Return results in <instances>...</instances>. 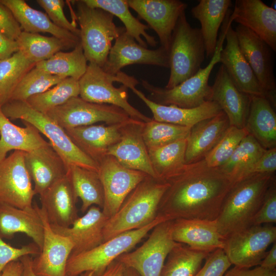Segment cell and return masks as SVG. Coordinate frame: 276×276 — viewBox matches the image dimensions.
<instances>
[{
  "instance_id": "obj_1",
  "label": "cell",
  "mask_w": 276,
  "mask_h": 276,
  "mask_svg": "<svg viewBox=\"0 0 276 276\" xmlns=\"http://www.w3.org/2000/svg\"><path fill=\"white\" fill-rule=\"evenodd\" d=\"M166 182L169 186L158 213L170 220H216L233 185L219 168L209 166L204 159L185 164Z\"/></svg>"
},
{
  "instance_id": "obj_2",
  "label": "cell",
  "mask_w": 276,
  "mask_h": 276,
  "mask_svg": "<svg viewBox=\"0 0 276 276\" xmlns=\"http://www.w3.org/2000/svg\"><path fill=\"white\" fill-rule=\"evenodd\" d=\"M275 179L274 174H256L232 185L216 220L218 232L224 240L252 225L266 192Z\"/></svg>"
},
{
  "instance_id": "obj_3",
  "label": "cell",
  "mask_w": 276,
  "mask_h": 276,
  "mask_svg": "<svg viewBox=\"0 0 276 276\" xmlns=\"http://www.w3.org/2000/svg\"><path fill=\"white\" fill-rule=\"evenodd\" d=\"M168 186L167 182L148 175L130 193L118 212L107 220L103 231L104 241L152 222Z\"/></svg>"
},
{
  "instance_id": "obj_4",
  "label": "cell",
  "mask_w": 276,
  "mask_h": 276,
  "mask_svg": "<svg viewBox=\"0 0 276 276\" xmlns=\"http://www.w3.org/2000/svg\"><path fill=\"white\" fill-rule=\"evenodd\" d=\"M2 110L9 119L27 122L43 134L68 167L74 165L98 172V164L75 145L63 128L27 101H9L2 105Z\"/></svg>"
},
{
  "instance_id": "obj_5",
  "label": "cell",
  "mask_w": 276,
  "mask_h": 276,
  "mask_svg": "<svg viewBox=\"0 0 276 276\" xmlns=\"http://www.w3.org/2000/svg\"><path fill=\"white\" fill-rule=\"evenodd\" d=\"M168 218L158 213L150 223L139 229L121 233L84 252L71 254L68 259L66 276H78L87 271L100 275L121 255L130 251L157 224Z\"/></svg>"
},
{
  "instance_id": "obj_6",
  "label": "cell",
  "mask_w": 276,
  "mask_h": 276,
  "mask_svg": "<svg viewBox=\"0 0 276 276\" xmlns=\"http://www.w3.org/2000/svg\"><path fill=\"white\" fill-rule=\"evenodd\" d=\"M80 26V39L89 63L103 67L112 47V41L124 31L116 26L113 15L98 8L86 5L82 0L75 1Z\"/></svg>"
},
{
  "instance_id": "obj_7",
  "label": "cell",
  "mask_w": 276,
  "mask_h": 276,
  "mask_svg": "<svg viewBox=\"0 0 276 276\" xmlns=\"http://www.w3.org/2000/svg\"><path fill=\"white\" fill-rule=\"evenodd\" d=\"M227 26L226 23L223 24L215 51L204 68H200L195 75L170 89L156 86L147 80H142V86L148 93L146 97L158 104L185 108H194L209 101L211 91L209 79L215 65L220 62Z\"/></svg>"
},
{
  "instance_id": "obj_8",
  "label": "cell",
  "mask_w": 276,
  "mask_h": 276,
  "mask_svg": "<svg viewBox=\"0 0 276 276\" xmlns=\"http://www.w3.org/2000/svg\"><path fill=\"white\" fill-rule=\"evenodd\" d=\"M168 52L170 74L165 88L170 89L195 75L205 58L200 29L191 27L185 12L177 21Z\"/></svg>"
},
{
  "instance_id": "obj_9",
  "label": "cell",
  "mask_w": 276,
  "mask_h": 276,
  "mask_svg": "<svg viewBox=\"0 0 276 276\" xmlns=\"http://www.w3.org/2000/svg\"><path fill=\"white\" fill-rule=\"evenodd\" d=\"M129 75L121 72L112 76L94 63L87 65L79 80V97L92 103L118 106L134 120L147 122L151 119L132 106L128 102V87L124 85Z\"/></svg>"
},
{
  "instance_id": "obj_10",
  "label": "cell",
  "mask_w": 276,
  "mask_h": 276,
  "mask_svg": "<svg viewBox=\"0 0 276 276\" xmlns=\"http://www.w3.org/2000/svg\"><path fill=\"white\" fill-rule=\"evenodd\" d=\"M151 233L141 246L116 260L134 269L140 276H160L169 254L179 243L172 238V220L157 224Z\"/></svg>"
},
{
  "instance_id": "obj_11",
  "label": "cell",
  "mask_w": 276,
  "mask_h": 276,
  "mask_svg": "<svg viewBox=\"0 0 276 276\" xmlns=\"http://www.w3.org/2000/svg\"><path fill=\"white\" fill-rule=\"evenodd\" d=\"M275 241L273 224L251 225L226 238L223 249L232 264L250 268L260 265L267 249Z\"/></svg>"
},
{
  "instance_id": "obj_12",
  "label": "cell",
  "mask_w": 276,
  "mask_h": 276,
  "mask_svg": "<svg viewBox=\"0 0 276 276\" xmlns=\"http://www.w3.org/2000/svg\"><path fill=\"white\" fill-rule=\"evenodd\" d=\"M47 114L64 129L94 125L121 123L131 118L123 109L112 105L89 102L79 96L72 98Z\"/></svg>"
},
{
  "instance_id": "obj_13",
  "label": "cell",
  "mask_w": 276,
  "mask_h": 276,
  "mask_svg": "<svg viewBox=\"0 0 276 276\" xmlns=\"http://www.w3.org/2000/svg\"><path fill=\"white\" fill-rule=\"evenodd\" d=\"M98 175L104 193L102 211L109 218L119 210L130 193L148 175L122 166L111 155L98 163Z\"/></svg>"
},
{
  "instance_id": "obj_14",
  "label": "cell",
  "mask_w": 276,
  "mask_h": 276,
  "mask_svg": "<svg viewBox=\"0 0 276 276\" xmlns=\"http://www.w3.org/2000/svg\"><path fill=\"white\" fill-rule=\"evenodd\" d=\"M25 153L14 151L0 161V203L20 209L31 208L35 195Z\"/></svg>"
},
{
  "instance_id": "obj_15",
  "label": "cell",
  "mask_w": 276,
  "mask_h": 276,
  "mask_svg": "<svg viewBox=\"0 0 276 276\" xmlns=\"http://www.w3.org/2000/svg\"><path fill=\"white\" fill-rule=\"evenodd\" d=\"M136 64L169 68V52L162 46L155 50L143 47L124 31L115 39L102 69L114 76L125 66Z\"/></svg>"
},
{
  "instance_id": "obj_16",
  "label": "cell",
  "mask_w": 276,
  "mask_h": 276,
  "mask_svg": "<svg viewBox=\"0 0 276 276\" xmlns=\"http://www.w3.org/2000/svg\"><path fill=\"white\" fill-rule=\"evenodd\" d=\"M240 50L252 70L267 99L275 107V80L269 47L247 28L238 25L235 30Z\"/></svg>"
},
{
  "instance_id": "obj_17",
  "label": "cell",
  "mask_w": 276,
  "mask_h": 276,
  "mask_svg": "<svg viewBox=\"0 0 276 276\" xmlns=\"http://www.w3.org/2000/svg\"><path fill=\"white\" fill-rule=\"evenodd\" d=\"M129 8L157 35L161 46L169 50L172 34L187 4L179 0H127Z\"/></svg>"
},
{
  "instance_id": "obj_18",
  "label": "cell",
  "mask_w": 276,
  "mask_h": 276,
  "mask_svg": "<svg viewBox=\"0 0 276 276\" xmlns=\"http://www.w3.org/2000/svg\"><path fill=\"white\" fill-rule=\"evenodd\" d=\"M37 210L43 224V240L40 253L32 259L33 269L37 276H66L73 244L68 238L54 232L41 207L37 205Z\"/></svg>"
},
{
  "instance_id": "obj_19",
  "label": "cell",
  "mask_w": 276,
  "mask_h": 276,
  "mask_svg": "<svg viewBox=\"0 0 276 276\" xmlns=\"http://www.w3.org/2000/svg\"><path fill=\"white\" fill-rule=\"evenodd\" d=\"M143 123L132 118L127 121L121 128L120 141L108 149L106 155L114 157L128 169L156 178L142 134Z\"/></svg>"
},
{
  "instance_id": "obj_20",
  "label": "cell",
  "mask_w": 276,
  "mask_h": 276,
  "mask_svg": "<svg viewBox=\"0 0 276 276\" xmlns=\"http://www.w3.org/2000/svg\"><path fill=\"white\" fill-rule=\"evenodd\" d=\"M233 21L229 15L225 37L226 43L220 52V62L242 92L249 96H262L267 99L266 94L240 50L235 31L231 26Z\"/></svg>"
},
{
  "instance_id": "obj_21",
  "label": "cell",
  "mask_w": 276,
  "mask_h": 276,
  "mask_svg": "<svg viewBox=\"0 0 276 276\" xmlns=\"http://www.w3.org/2000/svg\"><path fill=\"white\" fill-rule=\"evenodd\" d=\"M230 16L276 51L275 9L260 0H237Z\"/></svg>"
},
{
  "instance_id": "obj_22",
  "label": "cell",
  "mask_w": 276,
  "mask_h": 276,
  "mask_svg": "<svg viewBox=\"0 0 276 276\" xmlns=\"http://www.w3.org/2000/svg\"><path fill=\"white\" fill-rule=\"evenodd\" d=\"M209 101L215 102L227 117L231 126L245 127L250 106V96L236 86L225 68L221 65L211 86Z\"/></svg>"
},
{
  "instance_id": "obj_23",
  "label": "cell",
  "mask_w": 276,
  "mask_h": 276,
  "mask_svg": "<svg viewBox=\"0 0 276 276\" xmlns=\"http://www.w3.org/2000/svg\"><path fill=\"white\" fill-rule=\"evenodd\" d=\"M99 207L93 205L69 227L51 224L56 233L68 238L74 247L71 254L89 250L104 242L103 231L108 219Z\"/></svg>"
},
{
  "instance_id": "obj_24",
  "label": "cell",
  "mask_w": 276,
  "mask_h": 276,
  "mask_svg": "<svg viewBox=\"0 0 276 276\" xmlns=\"http://www.w3.org/2000/svg\"><path fill=\"white\" fill-rule=\"evenodd\" d=\"M172 237L177 243L208 253L223 249L224 246V240L218 232L216 220H172Z\"/></svg>"
},
{
  "instance_id": "obj_25",
  "label": "cell",
  "mask_w": 276,
  "mask_h": 276,
  "mask_svg": "<svg viewBox=\"0 0 276 276\" xmlns=\"http://www.w3.org/2000/svg\"><path fill=\"white\" fill-rule=\"evenodd\" d=\"M25 163L32 181L34 183L35 195L39 196L66 175L68 168L50 144L25 152Z\"/></svg>"
},
{
  "instance_id": "obj_26",
  "label": "cell",
  "mask_w": 276,
  "mask_h": 276,
  "mask_svg": "<svg viewBox=\"0 0 276 276\" xmlns=\"http://www.w3.org/2000/svg\"><path fill=\"white\" fill-rule=\"evenodd\" d=\"M41 205L51 224L69 227L78 217L76 197L67 173L40 196Z\"/></svg>"
},
{
  "instance_id": "obj_27",
  "label": "cell",
  "mask_w": 276,
  "mask_h": 276,
  "mask_svg": "<svg viewBox=\"0 0 276 276\" xmlns=\"http://www.w3.org/2000/svg\"><path fill=\"white\" fill-rule=\"evenodd\" d=\"M127 121L106 126L90 125L64 130L75 145L98 164L106 155L108 149L120 141L121 128Z\"/></svg>"
},
{
  "instance_id": "obj_28",
  "label": "cell",
  "mask_w": 276,
  "mask_h": 276,
  "mask_svg": "<svg viewBox=\"0 0 276 276\" xmlns=\"http://www.w3.org/2000/svg\"><path fill=\"white\" fill-rule=\"evenodd\" d=\"M230 126L228 119L223 111L193 126L187 138L185 164L203 159Z\"/></svg>"
},
{
  "instance_id": "obj_29",
  "label": "cell",
  "mask_w": 276,
  "mask_h": 276,
  "mask_svg": "<svg viewBox=\"0 0 276 276\" xmlns=\"http://www.w3.org/2000/svg\"><path fill=\"white\" fill-rule=\"evenodd\" d=\"M43 224L37 205L20 209L0 203V235L10 238L24 233L31 238L41 250L43 240Z\"/></svg>"
},
{
  "instance_id": "obj_30",
  "label": "cell",
  "mask_w": 276,
  "mask_h": 276,
  "mask_svg": "<svg viewBox=\"0 0 276 276\" xmlns=\"http://www.w3.org/2000/svg\"><path fill=\"white\" fill-rule=\"evenodd\" d=\"M130 89L149 108L153 114V119L159 122L192 127L197 123L214 117L222 111L218 104L212 101H207L194 108H185L156 104L149 100L135 87Z\"/></svg>"
},
{
  "instance_id": "obj_31",
  "label": "cell",
  "mask_w": 276,
  "mask_h": 276,
  "mask_svg": "<svg viewBox=\"0 0 276 276\" xmlns=\"http://www.w3.org/2000/svg\"><path fill=\"white\" fill-rule=\"evenodd\" d=\"M0 3L12 12L22 31L48 33L57 38L78 44L79 36L56 26L47 14L35 9L24 0H0Z\"/></svg>"
},
{
  "instance_id": "obj_32",
  "label": "cell",
  "mask_w": 276,
  "mask_h": 276,
  "mask_svg": "<svg viewBox=\"0 0 276 276\" xmlns=\"http://www.w3.org/2000/svg\"><path fill=\"white\" fill-rule=\"evenodd\" d=\"M232 5L231 0H200L191 9L193 16L201 25L206 57H212L215 51L219 29Z\"/></svg>"
},
{
  "instance_id": "obj_33",
  "label": "cell",
  "mask_w": 276,
  "mask_h": 276,
  "mask_svg": "<svg viewBox=\"0 0 276 276\" xmlns=\"http://www.w3.org/2000/svg\"><path fill=\"white\" fill-rule=\"evenodd\" d=\"M22 123L25 127L12 123L3 113L0 104V161L10 151L27 152L50 144L34 126L25 122Z\"/></svg>"
},
{
  "instance_id": "obj_34",
  "label": "cell",
  "mask_w": 276,
  "mask_h": 276,
  "mask_svg": "<svg viewBox=\"0 0 276 276\" xmlns=\"http://www.w3.org/2000/svg\"><path fill=\"white\" fill-rule=\"evenodd\" d=\"M245 127L265 149L276 147V114L265 97L250 96Z\"/></svg>"
},
{
  "instance_id": "obj_35",
  "label": "cell",
  "mask_w": 276,
  "mask_h": 276,
  "mask_svg": "<svg viewBox=\"0 0 276 276\" xmlns=\"http://www.w3.org/2000/svg\"><path fill=\"white\" fill-rule=\"evenodd\" d=\"M265 150L253 136L248 134L229 159L219 168L233 185L251 175L254 166Z\"/></svg>"
},
{
  "instance_id": "obj_36",
  "label": "cell",
  "mask_w": 276,
  "mask_h": 276,
  "mask_svg": "<svg viewBox=\"0 0 276 276\" xmlns=\"http://www.w3.org/2000/svg\"><path fill=\"white\" fill-rule=\"evenodd\" d=\"M86 5L92 8L102 9L118 17L123 23L126 33L132 36L143 47L149 44L156 47L155 38L147 33L149 27L141 22L131 13L127 0H82Z\"/></svg>"
},
{
  "instance_id": "obj_37",
  "label": "cell",
  "mask_w": 276,
  "mask_h": 276,
  "mask_svg": "<svg viewBox=\"0 0 276 276\" xmlns=\"http://www.w3.org/2000/svg\"><path fill=\"white\" fill-rule=\"evenodd\" d=\"M67 174L76 197L81 200L82 213L93 205L103 208L104 193L98 172L72 165Z\"/></svg>"
},
{
  "instance_id": "obj_38",
  "label": "cell",
  "mask_w": 276,
  "mask_h": 276,
  "mask_svg": "<svg viewBox=\"0 0 276 276\" xmlns=\"http://www.w3.org/2000/svg\"><path fill=\"white\" fill-rule=\"evenodd\" d=\"M16 41L18 51L35 64L63 49H74L77 45L54 36L48 37L24 31L21 32Z\"/></svg>"
},
{
  "instance_id": "obj_39",
  "label": "cell",
  "mask_w": 276,
  "mask_h": 276,
  "mask_svg": "<svg viewBox=\"0 0 276 276\" xmlns=\"http://www.w3.org/2000/svg\"><path fill=\"white\" fill-rule=\"evenodd\" d=\"M187 139L160 147L148 149L150 163L156 178L166 181L185 164Z\"/></svg>"
},
{
  "instance_id": "obj_40",
  "label": "cell",
  "mask_w": 276,
  "mask_h": 276,
  "mask_svg": "<svg viewBox=\"0 0 276 276\" xmlns=\"http://www.w3.org/2000/svg\"><path fill=\"white\" fill-rule=\"evenodd\" d=\"M80 43L71 51H60L35 66L49 74L79 80L85 73L87 64Z\"/></svg>"
},
{
  "instance_id": "obj_41",
  "label": "cell",
  "mask_w": 276,
  "mask_h": 276,
  "mask_svg": "<svg viewBox=\"0 0 276 276\" xmlns=\"http://www.w3.org/2000/svg\"><path fill=\"white\" fill-rule=\"evenodd\" d=\"M209 254L179 243L169 254L160 276H194Z\"/></svg>"
},
{
  "instance_id": "obj_42",
  "label": "cell",
  "mask_w": 276,
  "mask_h": 276,
  "mask_svg": "<svg viewBox=\"0 0 276 276\" xmlns=\"http://www.w3.org/2000/svg\"><path fill=\"white\" fill-rule=\"evenodd\" d=\"M79 80L66 78L48 90L30 97L26 101L33 108L47 113L72 98L79 96Z\"/></svg>"
},
{
  "instance_id": "obj_43",
  "label": "cell",
  "mask_w": 276,
  "mask_h": 276,
  "mask_svg": "<svg viewBox=\"0 0 276 276\" xmlns=\"http://www.w3.org/2000/svg\"><path fill=\"white\" fill-rule=\"evenodd\" d=\"M35 65L19 51L10 57L0 60L1 105L9 100L20 80Z\"/></svg>"
},
{
  "instance_id": "obj_44",
  "label": "cell",
  "mask_w": 276,
  "mask_h": 276,
  "mask_svg": "<svg viewBox=\"0 0 276 276\" xmlns=\"http://www.w3.org/2000/svg\"><path fill=\"white\" fill-rule=\"evenodd\" d=\"M191 128L151 119L143 123L142 134L147 149H150L187 139Z\"/></svg>"
},
{
  "instance_id": "obj_45",
  "label": "cell",
  "mask_w": 276,
  "mask_h": 276,
  "mask_svg": "<svg viewBox=\"0 0 276 276\" xmlns=\"http://www.w3.org/2000/svg\"><path fill=\"white\" fill-rule=\"evenodd\" d=\"M64 79L34 66L20 80L9 101H26L30 97L48 90Z\"/></svg>"
},
{
  "instance_id": "obj_46",
  "label": "cell",
  "mask_w": 276,
  "mask_h": 276,
  "mask_svg": "<svg viewBox=\"0 0 276 276\" xmlns=\"http://www.w3.org/2000/svg\"><path fill=\"white\" fill-rule=\"evenodd\" d=\"M249 134L245 127L239 128L230 126L215 147L204 159L211 167L219 168L231 157L242 140Z\"/></svg>"
},
{
  "instance_id": "obj_47",
  "label": "cell",
  "mask_w": 276,
  "mask_h": 276,
  "mask_svg": "<svg viewBox=\"0 0 276 276\" xmlns=\"http://www.w3.org/2000/svg\"><path fill=\"white\" fill-rule=\"evenodd\" d=\"M38 4L45 11L50 20L57 27L67 30L79 37L80 30L66 17L63 0H37ZM80 38V37H79Z\"/></svg>"
},
{
  "instance_id": "obj_48",
  "label": "cell",
  "mask_w": 276,
  "mask_h": 276,
  "mask_svg": "<svg viewBox=\"0 0 276 276\" xmlns=\"http://www.w3.org/2000/svg\"><path fill=\"white\" fill-rule=\"evenodd\" d=\"M38 247L33 242L20 247H13L5 242L0 235V276L6 266L25 256L38 255Z\"/></svg>"
},
{
  "instance_id": "obj_49",
  "label": "cell",
  "mask_w": 276,
  "mask_h": 276,
  "mask_svg": "<svg viewBox=\"0 0 276 276\" xmlns=\"http://www.w3.org/2000/svg\"><path fill=\"white\" fill-rule=\"evenodd\" d=\"M204 265L194 276H224L232 264L223 249L210 253Z\"/></svg>"
},
{
  "instance_id": "obj_50",
  "label": "cell",
  "mask_w": 276,
  "mask_h": 276,
  "mask_svg": "<svg viewBox=\"0 0 276 276\" xmlns=\"http://www.w3.org/2000/svg\"><path fill=\"white\" fill-rule=\"evenodd\" d=\"M276 222V183L271 182L265 195L263 202L256 213L252 225L273 224Z\"/></svg>"
},
{
  "instance_id": "obj_51",
  "label": "cell",
  "mask_w": 276,
  "mask_h": 276,
  "mask_svg": "<svg viewBox=\"0 0 276 276\" xmlns=\"http://www.w3.org/2000/svg\"><path fill=\"white\" fill-rule=\"evenodd\" d=\"M22 31L12 12L0 3V32L8 38L16 40Z\"/></svg>"
},
{
  "instance_id": "obj_52",
  "label": "cell",
  "mask_w": 276,
  "mask_h": 276,
  "mask_svg": "<svg viewBox=\"0 0 276 276\" xmlns=\"http://www.w3.org/2000/svg\"><path fill=\"white\" fill-rule=\"evenodd\" d=\"M276 170V147L266 149L254 166L251 175L274 174Z\"/></svg>"
},
{
  "instance_id": "obj_53",
  "label": "cell",
  "mask_w": 276,
  "mask_h": 276,
  "mask_svg": "<svg viewBox=\"0 0 276 276\" xmlns=\"http://www.w3.org/2000/svg\"><path fill=\"white\" fill-rule=\"evenodd\" d=\"M224 276H276V270H270L260 266L254 269L235 266L226 272Z\"/></svg>"
},
{
  "instance_id": "obj_54",
  "label": "cell",
  "mask_w": 276,
  "mask_h": 276,
  "mask_svg": "<svg viewBox=\"0 0 276 276\" xmlns=\"http://www.w3.org/2000/svg\"><path fill=\"white\" fill-rule=\"evenodd\" d=\"M18 51L16 41L8 38L0 32V60L10 57Z\"/></svg>"
},
{
  "instance_id": "obj_55",
  "label": "cell",
  "mask_w": 276,
  "mask_h": 276,
  "mask_svg": "<svg viewBox=\"0 0 276 276\" xmlns=\"http://www.w3.org/2000/svg\"><path fill=\"white\" fill-rule=\"evenodd\" d=\"M124 268L125 266L122 263L115 260L101 274L97 275L93 271H87L78 276H122Z\"/></svg>"
},
{
  "instance_id": "obj_56",
  "label": "cell",
  "mask_w": 276,
  "mask_h": 276,
  "mask_svg": "<svg viewBox=\"0 0 276 276\" xmlns=\"http://www.w3.org/2000/svg\"><path fill=\"white\" fill-rule=\"evenodd\" d=\"M259 266L270 270H276V241L272 244L270 249L267 251Z\"/></svg>"
},
{
  "instance_id": "obj_57",
  "label": "cell",
  "mask_w": 276,
  "mask_h": 276,
  "mask_svg": "<svg viewBox=\"0 0 276 276\" xmlns=\"http://www.w3.org/2000/svg\"><path fill=\"white\" fill-rule=\"evenodd\" d=\"M22 265L20 260L12 261L4 269L1 276H21Z\"/></svg>"
},
{
  "instance_id": "obj_58",
  "label": "cell",
  "mask_w": 276,
  "mask_h": 276,
  "mask_svg": "<svg viewBox=\"0 0 276 276\" xmlns=\"http://www.w3.org/2000/svg\"><path fill=\"white\" fill-rule=\"evenodd\" d=\"M32 259L31 256H25L19 259L22 265L21 276H37L33 269Z\"/></svg>"
},
{
  "instance_id": "obj_59",
  "label": "cell",
  "mask_w": 276,
  "mask_h": 276,
  "mask_svg": "<svg viewBox=\"0 0 276 276\" xmlns=\"http://www.w3.org/2000/svg\"><path fill=\"white\" fill-rule=\"evenodd\" d=\"M122 276H140V275L134 269L125 267Z\"/></svg>"
}]
</instances>
